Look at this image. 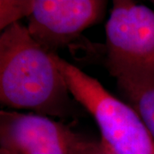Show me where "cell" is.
I'll list each match as a JSON object with an SVG mask.
<instances>
[{"label":"cell","instance_id":"6da1fadb","mask_svg":"<svg viewBox=\"0 0 154 154\" xmlns=\"http://www.w3.org/2000/svg\"><path fill=\"white\" fill-rule=\"evenodd\" d=\"M53 53L16 22L0 35V102L13 109L59 118L71 116L74 101Z\"/></svg>","mask_w":154,"mask_h":154},{"label":"cell","instance_id":"7a4b0ae2","mask_svg":"<svg viewBox=\"0 0 154 154\" xmlns=\"http://www.w3.org/2000/svg\"><path fill=\"white\" fill-rule=\"evenodd\" d=\"M53 57L74 100L98 124L105 148L113 154H154L153 138L131 105L57 54Z\"/></svg>","mask_w":154,"mask_h":154},{"label":"cell","instance_id":"3957f363","mask_svg":"<svg viewBox=\"0 0 154 154\" xmlns=\"http://www.w3.org/2000/svg\"><path fill=\"white\" fill-rule=\"evenodd\" d=\"M105 35V64L116 83L154 86V10L115 0Z\"/></svg>","mask_w":154,"mask_h":154},{"label":"cell","instance_id":"277c9868","mask_svg":"<svg viewBox=\"0 0 154 154\" xmlns=\"http://www.w3.org/2000/svg\"><path fill=\"white\" fill-rule=\"evenodd\" d=\"M103 148L47 116L0 111V154H97Z\"/></svg>","mask_w":154,"mask_h":154},{"label":"cell","instance_id":"5b68a950","mask_svg":"<svg viewBox=\"0 0 154 154\" xmlns=\"http://www.w3.org/2000/svg\"><path fill=\"white\" fill-rule=\"evenodd\" d=\"M106 5L103 0H35L27 27L42 48L57 54V50L99 22Z\"/></svg>","mask_w":154,"mask_h":154},{"label":"cell","instance_id":"8992f818","mask_svg":"<svg viewBox=\"0 0 154 154\" xmlns=\"http://www.w3.org/2000/svg\"><path fill=\"white\" fill-rule=\"evenodd\" d=\"M117 88L140 116L154 140V86L117 83Z\"/></svg>","mask_w":154,"mask_h":154},{"label":"cell","instance_id":"52a82bcc","mask_svg":"<svg viewBox=\"0 0 154 154\" xmlns=\"http://www.w3.org/2000/svg\"><path fill=\"white\" fill-rule=\"evenodd\" d=\"M35 0H1L0 1V28L4 30L19 22L23 17L31 16Z\"/></svg>","mask_w":154,"mask_h":154},{"label":"cell","instance_id":"ba28073f","mask_svg":"<svg viewBox=\"0 0 154 154\" xmlns=\"http://www.w3.org/2000/svg\"><path fill=\"white\" fill-rule=\"evenodd\" d=\"M97 154H113L112 152H110L109 150H107V149L105 148V146H104V148L103 150H101L100 152H99Z\"/></svg>","mask_w":154,"mask_h":154}]
</instances>
